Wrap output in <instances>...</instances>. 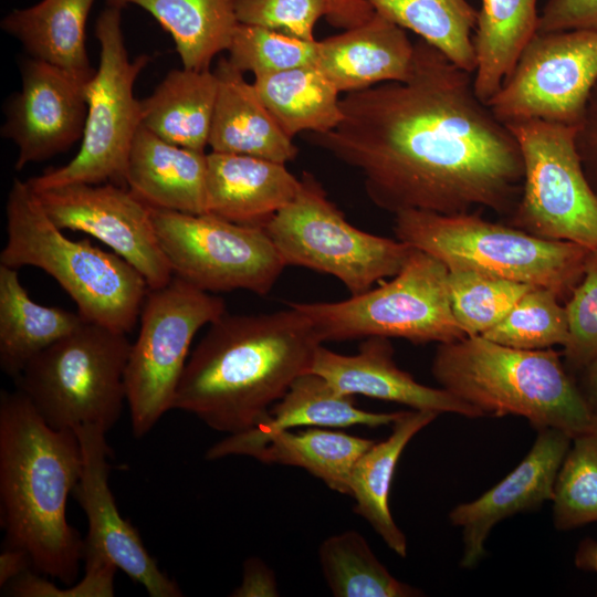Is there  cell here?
<instances>
[{"label": "cell", "instance_id": "f1b7e54d", "mask_svg": "<svg viewBox=\"0 0 597 597\" xmlns=\"http://www.w3.org/2000/svg\"><path fill=\"white\" fill-rule=\"evenodd\" d=\"M148 12L172 38L182 67L209 70L228 51L240 24L232 0H106Z\"/></svg>", "mask_w": 597, "mask_h": 597}, {"label": "cell", "instance_id": "d4e9b609", "mask_svg": "<svg viewBox=\"0 0 597 597\" xmlns=\"http://www.w3.org/2000/svg\"><path fill=\"white\" fill-rule=\"evenodd\" d=\"M438 416L429 410H402L391 425L389 437L374 442L357 460L350 475L349 495L356 502L355 512L402 558L407 556L408 546L389 509L391 481L406 446Z\"/></svg>", "mask_w": 597, "mask_h": 597}, {"label": "cell", "instance_id": "44dd1931", "mask_svg": "<svg viewBox=\"0 0 597 597\" xmlns=\"http://www.w3.org/2000/svg\"><path fill=\"white\" fill-rule=\"evenodd\" d=\"M415 45L405 29L377 12L343 33L318 41L315 66L339 93L406 81Z\"/></svg>", "mask_w": 597, "mask_h": 597}, {"label": "cell", "instance_id": "277c9868", "mask_svg": "<svg viewBox=\"0 0 597 597\" xmlns=\"http://www.w3.org/2000/svg\"><path fill=\"white\" fill-rule=\"evenodd\" d=\"M431 373L483 417L519 416L536 430L554 428L572 438L597 432V417L552 348L519 349L465 336L438 345Z\"/></svg>", "mask_w": 597, "mask_h": 597}, {"label": "cell", "instance_id": "d6a6232c", "mask_svg": "<svg viewBox=\"0 0 597 597\" xmlns=\"http://www.w3.org/2000/svg\"><path fill=\"white\" fill-rule=\"evenodd\" d=\"M375 12L443 53L469 73L476 66L472 32L478 11L467 0H365Z\"/></svg>", "mask_w": 597, "mask_h": 597}, {"label": "cell", "instance_id": "ba28073f", "mask_svg": "<svg viewBox=\"0 0 597 597\" xmlns=\"http://www.w3.org/2000/svg\"><path fill=\"white\" fill-rule=\"evenodd\" d=\"M289 305L308 318L321 343L378 336L444 344L465 337L452 312L448 268L415 248L401 270L377 287L339 302Z\"/></svg>", "mask_w": 597, "mask_h": 597}, {"label": "cell", "instance_id": "1f68e13d", "mask_svg": "<svg viewBox=\"0 0 597 597\" xmlns=\"http://www.w3.org/2000/svg\"><path fill=\"white\" fill-rule=\"evenodd\" d=\"M253 85L290 138L329 132L343 118L339 91L315 65L258 76Z\"/></svg>", "mask_w": 597, "mask_h": 597}, {"label": "cell", "instance_id": "4dcf8cb0", "mask_svg": "<svg viewBox=\"0 0 597 597\" xmlns=\"http://www.w3.org/2000/svg\"><path fill=\"white\" fill-rule=\"evenodd\" d=\"M374 442L336 430L312 427L302 431L275 432L247 455L264 463L302 468L331 490L349 495L354 465Z\"/></svg>", "mask_w": 597, "mask_h": 597}, {"label": "cell", "instance_id": "ee69618b", "mask_svg": "<svg viewBox=\"0 0 597 597\" xmlns=\"http://www.w3.org/2000/svg\"><path fill=\"white\" fill-rule=\"evenodd\" d=\"M329 2L332 4L329 22L345 30L362 24L375 12L365 0H329Z\"/></svg>", "mask_w": 597, "mask_h": 597}, {"label": "cell", "instance_id": "ffe728a7", "mask_svg": "<svg viewBox=\"0 0 597 597\" xmlns=\"http://www.w3.org/2000/svg\"><path fill=\"white\" fill-rule=\"evenodd\" d=\"M401 411L373 412L356 407L354 396L338 392L321 375L307 371L298 376L284 396L273 405L258 426L228 434L206 453L208 460L247 455L269 436L297 427L370 428L392 425Z\"/></svg>", "mask_w": 597, "mask_h": 597}, {"label": "cell", "instance_id": "30bf717a", "mask_svg": "<svg viewBox=\"0 0 597 597\" xmlns=\"http://www.w3.org/2000/svg\"><path fill=\"white\" fill-rule=\"evenodd\" d=\"M300 181L295 197L264 227L286 266L335 276L350 295L401 270L412 247L350 224L314 175L304 171Z\"/></svg>", "mask_w": 597, "mask_h": 597}, {"label": "cell", "instance_id": "836d02e7", "mask_svg": "<svg viewBox=\"0 0 597 597\" xmlns=\"http://www.w3.org/2000/svg\"><path fill=\"white\" fill-rule=\"evenodd\" d=\"M324 579L336 597H413L420 591L395 578L363 535L346 531L324 540L318 548Z\"/></svg>", "mask_w": 597, "mask_h": 597}, {"label": "cell", "instance_id": "7dc6e473", "mask_svg": "<svg viewBox=\"0 0 597 597\" xmlns=\"http://www.w3.org/2000/svg\"><path fill=\"white\" fill-rule=\"evenodd\" d=\"M574 563L577 568L597 576V541L590 537L583 538L575 552Z\"/></svg>", "mask_w": 597, "mask_h": 597}, {"label": "cell", "instance_id": "7bdbcfd3", "mask_svg": "<svg viewBox=\"0 0 597 597\" xmlns=\"http://www.w3.org/2000/svg\"><path fill=\"white\" fill-rule=\"evenodd\" d=\"M275 582L271 570L258 558H249L243 566L241 585L232 596H274Z\"/></svg>", "mask_w": 597, "mask_h": 597}, {"label": "cell", "instance_id": "e0dca14e", "mask_svg": "<svg viewBox=\"0 0 597 597\" xmlns=\"http://www.w3.org/2000/svg\"><path fill=\"white\" fill-rule=\"evenodd\" d=\"M75 433L82 450V472L73 490L83 509L88 532L84 548L106 556L151 597H180L182 591L147 552L137 530L119 514L108 484L111 449L106 431L81 426Z\"/></svg>", "mask_w": 597, "mask_h": 597}, {"label": "cell", "instance_id": "ab89813d", "mask_svg": "<svg viewBox=\"0 0 597 597\" xmlns=\"http://www.w3.org/2000/svg\"><path fill=\"white\" fill-rule=\"evenodd\" d=\"M239 23L314 41L318 19L332 14L329 0H232Z\"/></svg>", "mask_w": 597, "mask_h": 597}, {"label": "cell", "instance_id": "f35d334b", "mask_svg": "<svg viewBox=\"0 0 597 597\" xmlns=\"http://www.w3.org/2000/svg\"><path fill=\"white\" fill-rule=\"evenodd\" d=\"M568 337L563 360L570 374L579 373L597 356V249H590L584 273L565 304Z\"/></svg>", "mask_w": 597, "mask_h": 597}, {"label": "cell", "instance_id": "bcb514c9", "mask_svg": "<svg viewBox=\"0 0 597 597\" xmlns=\"http://www.w3.org/2000/svg\"><path fill=\"white\" fill-rule=\"evenodd\" d=\"M579 388L594 415L597 417V356L580 371Z\"/></svg>", "mask_w": 597, "mask_h": 597}, {"label": "cell", "instance_id": "5b68a950", "mask_svg": "<svg viewBox=\"0 0 597 597\" xmlns=\"http://www.w3.org/2000/svg\"><path fill=\"white\" fill-rule=\"evenodd\" d=\"M6 216L0 264L39 268L69 294L84 320L125 334L134 328L149 287L130 263L87 239H69L28 181L13 180Z\"/></svg>", "mask_w": 597, "mask_h": 597}, {"label": "cell", "instance_id": "5bb4252c", "mask_svg": "<svg viewBox=\"0 0 597 597\" xmlns=\"http://www.w3.org/2000/svg\"><path fill=\"white\" fill-rule=\"evenodd\" d=\"M597 83V29L536 32L486 103L505 125L543 121L578 127Z\"/></svg>", "mask_w": 597, "mask_h": 597}, {"label": "cell", "instance_id": "9a60e30c", "mask_svg": "<svg viewBox=\"0 0 597 597\" xmlns=\"http://www.w3.org/2000/svg\"><path fill=\"white\" fill-rule=\"evenodd\" d=\"M34 192L61 230L96 238L130 263L149 289L161 287L172 279L154 228L151 208L127 187L113 182L69 184Z\"/></svg>", "mask_w": 597, "mask_h": 597}, {"label": "cell", "instance_id": "b9f144b4", "mask_svg": "<svg viewBox=\"0 0 597 597\" xmlns=\"http://www.w3.org/2000/svg\"><path fill=\"white\" fill-rule=\"evenodd\" d=\"M576 146L584 171L597 193V83L589 96L584 118L577 127Z\"/></svg>", "mask_w": 597, "mask_h": 597}, {"label": "cell", "instance_id": "2e32d148", "mask_svg": "<svg viewBox=\"0 0 597 597\" xmlns=\"http://www.w3.org/2000/svg\"><path fill=\"white\" fill-rule=\"evenodd\" d=\"M21 90L6 107L3 137L18 147L15 169L61 154L82 139L86 81L31 57L22 65Z\"/></svg>", "mask_w": 597, "mask_h": 597}, {"label": "cell", "instance_id": "ac0fdd59", "mask_svg": "<svg viewBox=\"0 0 597 597\" xmlns=\"http://www.w3.org/2000/svg\"><path fill=\"white\" fill-rule=\"evenodd\" d=\"M572 440L558 429L537 430L531 450L506 476L478 499L458 504L450 511V523L462 528L461 567L472 568L479 564L485 555V541L500 521L552 501L555 481Z\"/></svg>", "mask_w": 597, "mask_h": 597}, {"label": "cell", "instance_id": "8fae6325", "mask_svg": "<svg viewBox=\"0 0 597 597\" xmlns=\"http://www.w3.org/2000/svg\"><path fill=\"white\" fill-rule=\"evenodd\" d=\"M226 312L221 297L178 276L148 290L125 374L126 404L136 438L146 436L172 409L195 335Z\"/></svg>", "mask_w": 597, "mask_h": 597}, {"label": "cell", "instance_id": "cb8c5ba5", "mask_svg": "<svg viewBox=\"0 0 597 597\" xmlns=\"http://www.w3.org/2000/svg\"><path fill=\"white\" fill-rule=\"evenodd\" d=\"M214 74L217 98L209 134L211 151L248 155L286 164L298 149L281 129L260 98L253 83L228 59H220Z\"/></svg>", "mask_w": 597, "mask_h": 597}, {"label": "cell", "instance_id": "4316f807", "mask_svg": "<svg viewBox=\"0 0 597 597\" xmlns=\"http://www.w3.org/2000/svg\"><path fill=\"white\" fill-rule=\"evenodd\" d=\"M218 82L213 71L176 69L140 100L142 126L158 137L205 151L212 124Z\"/></svg>", "mask_w": 597, "mask_h": 597}, {"label": "cell", "instance_id": "6da1fadb", "mask_svg": "<svg viewBox=\"0 0 597 597\" xmlns=\"http://www.w3.org/2000/svg\"><path fill=\"white\" fill-rule=\"evenodd\" d=\"M413 45L406 81L346 93L339 124L313 142L358 169L371 202L394 214H511L524 177L515 136L476 96L472 73L422 39Z\"/></svg>", "mask_w": 597, "mask_h": 597}, {"label": "cell", "instance_id": "f546056e", "mask_svg": "<svg viewBox=\"0 0 597 597\" xmlns=\"http://www.w3.org/2000/svg\"><path fill=\"white\" fill-rule=\"evenodd\" d=\"M537 0H481L472 36L476 96L488 103L537 31Z\"/></svg>", "mask_w": 597, "mask_h": 597}, {"label": "cell", "instance_id": "f6af8a7d", "mask_svg": "<svg viewBox=\"0 0 597 597\" xmlns=\"http://www.w3.org/2000/svg\"><path fill=\"white\" fill-rule=\"evenodd\" d=\"M29 569H32L29 555L21 548L7 545L0 555V586H6Z\"/></svg>", "mask_w": 597, "mask_h": 597}, {"label": "cell", "instance_id": "8d00e7d4", "mask_svg": "<svg viewBox=\"0 0 597 597\" xmlns=\"http://www.w3.org/2000/svg\"><path fill=\"white\" fill-rule=\"evenodd\" d=\"M553 502V524L570 531L597 522V432L573 438L559 468Z\"/></svg>", "mask_w": 597, "mask_h": 597}, {"label": "cell", "instance_id": "4fadbf2b", "mask_svg": "<svg viewBox=\"0 0 597 597\" xmlns=\"http://www.w3.org/2000/svg\"><path fill=\"white\" fill-rule=\"evenodd\" d=\"M151 219L174 276L202 291L265 295L286 266L264 228L155 208Z\"/></svg>", "mask_w": 597, "mask_h": 597}, {"label": "cell", "instance_id": "7a4b0ae2", "mask_svg": "<svg viewBox=\"0 0 597 597\" xmlns=\"http://www.w3.org/2000/svg\"><path fill=\"white\" fill-rule=\"evenodd\" d=\"M272 313H224L188 357L172 409L228 434L266 419L291 384L311 371L322 345L308 318L287 304Z\"/></svg>", "mask_w": 597, "mask_h": 597}, {"label": "cell", "instance_id": "d6986e66", "mask_svg": "<svg viewBox=\"0 0 597 597\" xmlns=\"http://www.w3.org/2000/svg\"><path fill=\"white\" fill-rule=\"evenodd\" d=\"M394 353L389 338L378 336L365 338L354 355L338 354L321 345L311 371L324 377L344 395H362L439 415L451 412L468 418L483 417L474 407L443 388L418 383L397 366Z\"/></svg>", "mask_w": 597, "mask_h": 597}, {"label": "cell", "instance_id": "7c38bea8", "mask_svg": "<svg viewBox=\"0 0 597 597\" xmlns=\"http://www.w3.org/2000/svg\"><path fill=\"white\" fill-rule=\"evenodd\" d=\"M524 177L510 226L536 237L597 249V193L576 146L577 127L525 121L506 125Z\"/></svg>", "mask_w": 597, "mask_h": 597}, {"label": "cell", "instance_id": "9c48e42d", "mask_svg": "<svg viewBox=\"0 0 597 597\" xmlns=\"http://www.w3.org/2000/svg\"><path fill=\"white\" fill-rule=\"evenodd\" d=\"M100 60L86 83V119L81 146L67 164L28 180L34 190L69 184L125 185L134 138L142 126L135 82L148 55L130 59L122 29V7L107 4L96 20Z\"/></svg>", "mask_w": 597, "mask_h": 597}, {"label": "cell", "instance_id": "e575fe53", "mask_svg": "<svg viewBox=\"0 0 597 597\" xmlns=\"http://www.w3.org/2000/svg\"><path fill=\"white\" fill-rule=\"evenodd\" d=\"M451 307L465 336H482L500 323L533 285L468 269L448 270Z\"/></svg>", "mask_w": 597, "mask_h": 597}, {"label": "cell", "instance_id": "52a82bcc", "mask_svg": "<svg viewBox=\"0 0 597 597\" xmlns=\"http://www.w3.org/2000/svg\"><path fill=\"white\" fill-rule=\"evenodd\" d=\"M130 347L125 333L85 320L27 364L17 389L54 429L92 425L107 432L126 402Z\"/></svg>", "mask_w": 597, "mask_h": 597}, {"label": "cell", "instance_id": "74e56055", "mask_svg": "<svg viewBox=\"0 0 597 597\" xmlns=\"http://www.w3.org/2000/svg\"><path fill=\"white\" fill-rule=\"evenodd\" d=\"M228 60L254 77L316 64L318 41H307L261 27L239 24Z\"/></svg>", "mask_w": 597, "mask_h": 597}, {"label": "cell", "instance_id": "d590c367", "mask_svg": "<svg viewBox=\"0 0 597 597\" xmlns=\"http://www.w3.org/2000/svg\"><path fill=\"white\" fill-rule=\"evenodd\" d=\"M482 336L519 349L564 346L568 337L565 305L552 290L533 286L500 323Z\"/></svg>", "mask_w": 597, "mask_h": 597}, {"label": "cell", "instance_id": "7402d4cb", "mask_svg": "<svg viewBox=\"0 0 597 597\" xmlns=\"http://www.w3.org/2000/svg\"><path fill=\"white\" fill-rule=\"evenodd\" d=\"M300 184L285 164L248 155L207 154V213L227 221L264 228L295 197Z\"/></svg>", "mask_w": 597, "mask_h": 597}, {"label": "cell", "instance_id": "603a6c76", "mask_svg": "<svg viewBox=\"0 0 597 597\" xmlns=\"http://www.w3.org/2000/svg\"><path fill=\"white\" fill-rule=\"evenodd\" d=\"M207 154L171 144L140 126L132 145L126 187L144 203L191 214L207 213Z\"/></svg>", "mask_w": 597, "mask_h": 597}, {"label": "cell", "instance_id": "8992f818", "mask_svg": "<svg viewBox=\"0 0 597 597\" xmlns=\"http://www.w3.org/2000/svg\"><path fill=\"white\" fill-rule=\"evenodd\" d=\"M395 216L396 239L440 260L448 270L546 287L568 298L580 281L589 248L536 237L474 212L406 210Z\"/></svg>", "mask_w": 597, "mask_h": 597}, {"label": "cell", "instance_id": "60d3db41", "mask_svg": "<svg viewBox=\"0 0 597 597\" xmlns=\"http://www.w3.org/2000/svg\"><path fill=\"white\" fill-rule=\"evenodd\" d=\"M597 29V0H548L538 17V33Z\"/></svg>", "mask_w": 597, "mask_h": 597}, {"label": "cell", "instance_id": "3957f363", "mask_svg": "<svg viewBox=\"0 0 597 597\" xmlns=\"http://www.w3.org/2000/svg\"><path fill=\"white\" fill-rule=\"evenodd\" d=\"M83 465L73 430L50 427L18 389L0 396V506L7 545L23 549L32 570L71 585L84 540L66 503Z\"/></svg>", "mask_w": 597, "mask_h": 597}, {"label": "cell", "instance_id": "83f0119b", "mask_svg": "<svg viewBox=\"0 0 597 597\" xmlns=\"http://www.w3.org/2000/svg\"><path fill=\"white\" fill-rule=\"evenodd\" d=\"M17 270L0 264V367L13 378L35 355L85 321L78 312L35 303Z\"/></svg>", "mask_w": 597, "mask_h": 597}, {"label": "cell", "instance_id": "484cf974", "mask_svg": "<svg viewBox=\"0 0 597 597\" xmlns=\"http://www.w3.org/2000/svg\"><path fill=\"white\" fill-rule=\"evenodd\" d=\"M95 0H41L15 9L1 21L31 57L62 67L88 82L95 69L86 51V22Z\"/></svg>", "mask_w": 597, "mask_h": 597}]
</instances>
